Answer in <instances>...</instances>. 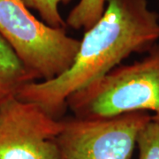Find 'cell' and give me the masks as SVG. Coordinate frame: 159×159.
Returning <instances> with one entry per match:
<instances>
[{"label": "cell", "instance_id": "8992f818", "mask_svg": "<svg viewBox=\"0 0 159 159\" xmlns=\"http://www.w3.org/2000/svg\"><path fill=\"white\" fill-rule=\"evenodd\" d=\"M37 78L0 35V102L16 97L24 86Z\"/></svg>", "mask_w": 159, "mask_h": 159}, {"label": "cell", "instance_id": "52a82bcc", "mask_svg": "<svg viewBox=\"0 0 159 159\" xmlns=\"http://www.w3.org/2000/svg\"><path fill=\"white\" fill-rule=\"evenodd\" d=\"M106 0H79L69 12L66 20L67 28L76 30H88L102 17Z\"/></svg>", "mask_w": 159, "mask_h": 159}, {"label": "cell", "instance_id": "ba28073f", "mask_svg": "<svg viewBox=\"0 0 159 159\" xmlns=\"http://www.w3.org/2000/svg\"><path fill=\"white\" fill-rule=\"evenodd\" d=\"M72 0H22L29 9L38 11L42 20L55 29H66V20L59 12V5H67Z\"/></svg>", "mask_w": 159, "mask_h": 159}, {"label": "cell", "instance_id": "6da1fadb", "mask_svg": "<svg viewBox=\"0 0 159 159\" xmlns=\"http://www.w3.org/2000/svg\"><path fill=\"white\" fill-rule=\"evenodd\" d=\"M158 40L159 14L149 9L148 0H106L102 17L80 40L71 67L55 79L27 84L16 97L60 119L72 94L108 74L133 53L148 52Z\"/></svg>", "mask_w": 159, "mask_h": 159}, {"label": "cell", "instance_id": "9c48e42d", "mask_svg": "<svg viewBox=\"0 0 159 159\" xmlns=\"http://www.w3.org/2000/svg\"><path fill=\"white\" fill-rule=\"evenodd\" d=\"M138 159H159V122L151 120L139 131L136 138Z\"/></svg>", "mask_w": 159, "mask_h": 159}, {"label": "cell", "instance_id": "7a4b0ae2", "mask_svg": "<svg viewBox=\"0 0 159 159\" xmlns=\"http://www.w3.org/2000/svg\"><path fill=\"white\" fill-rule=\"evenodd\" d=\"M141 60L119 65L66 99L80 119L111 118L132 111L154 112L159 122V44Z\"/></svg>", "mask_w": 159, "mask_h": 159}, {"label": "cell", "instance_id": "5b68a950", "mask_svg": "<svg viewBox=\"0 0 159 159\" xmlns=\"http://www.w3.org/2000/svg\"><path fill=\"white\" fill-rule=\"evenodd\" d=\"M39 105L13 97L0 102V159H58L62 129Z\"/></svg>", "mask_w": 159, "mask_h": 159}, {"label": "cell", "instance_id": "30bf717a", "mask_svg": "<svg viewBox=\"0 0 159 159\" xmlns=\"http://www.w3.org/2000/svg\"><path fill=\"white\" fill-rule=\"evenodd\" d=\"M158 1H159V0H158Z\"/></svg>", "mask_w": 159, "mask_h": 159}, {"label": "cell", "instance_id": "3957f363", "mask_svg": "<svg viewBox=\"0 0 159 159\" xmlns=\"http://www.w3.org/2000/svg\"><path fill=\"white\" fill-rule=\"evenodd\" d=\"M0 35L40 81L67 71L80 43L66 29H55L36 19L22 0H0Z\"/></svg>", "mask_w": 159, "mask_h": 159}, {"label": "cell", "instance_id": "277c9868", "mask_svg": "<svg viewBox=\"0 0 159 159\" xmlns=\"http://www.w3.org/2000/svg\"><path fill=\"white\" fill-rule=\"evenodd\" d=\"M148 111L111 118L62 119L55 139L58 159H130L139 131L151 120Z\"/></svg>", "mask_w": 159, "mask_h": 159}]
</instances>
